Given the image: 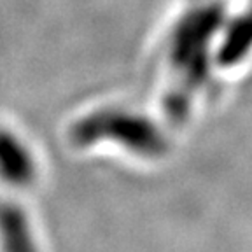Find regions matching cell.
Instances as JSON below:
<instances>
[{"mask_svg":"<svg viewBox=\"0 0 252 252\" xmlns=\"http://www.w3.org/2000/svg\"><path fill=\"white\" fill-rule=\"evenodd\" d=\"M231 28V33L226 39V46L220 51L222 63L242 62L247 58V53L252 51V4Z\"/></svg>","mask_w":252,"mask_h":252,"instance_id":"1","label":"cell"}]
</instances>
